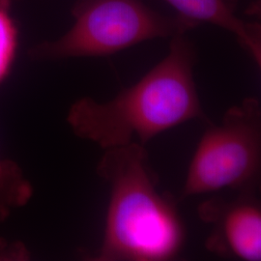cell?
I'll return each mask as SVG.
<instances>
[{
	"mask_svg": "<svg viewBox=\"0 0 261 261\" xmlns=\"http://www.w3.org/2000/svg\"><path fill=\"white\" fill-rule=\"evenodd\" d=\"M168 56L138 83L100 103L84 97L67 115L75 136L103 150L153 138L195 119L209 122L194 79L196 48L185 34L170 38Z\"/></svg>",
	"mask_w": 261,
	"mask_h": 261,
	"instance_id": "obj_1",
	"label": "cell"
},
{
	"mask_svg": "<svg viewBox=\"0 0 261 261\" xmlns=\"http://www.w3.org/2000/svg\"><path fill=\"white\" fill-rule=\"evenodd\" d=\"M97 173L111 191L102 246L94 260L167 261L177 257L186 229L170 196L158 190L144 145L105 150Z\"/></svg>",
	"mask_w": 261,
	"mask_h": 261,
	"instance_id": "obj_2",
	"label": "cell"
},
{
	"mask_svg": "<svg viewBox=\"0 0 261 261\" xmlns=\"http://www.w3.org/2000/svg\"><path fill=\"white\" fill-rule=\"evenodd\" d=\"M74 25L62 37L32 47L37 60L111 56L145 41L185 34L197 23L169 17L140 0H75Z\"/></svg>",
	"mask_w": 261,
	"mask_h": 261,
	"instance_id": "obj_3",
	"label": "cell"
},
{
	"mask_svg": "<svg viewBox=\"0 0 261 261\" xmlns=\"http://www.w3.org/2000/svg\"><path fill=\"white\" fill-rule=\"evenodd\" d=\"M261 172V105L246 98L220 125L204 132L191 161L181 197L230 189L256 193Z\"/></svg>",
	"mask_w": 261,
	"mask_h": 261,
	"instance_id": "obj_4",
	"label": "cell"
},
{
	"mask_svg": "<svg viewBox=\"0 0 261 261\" xmlns=\"http://www.w3.org/2000/svg\"><path fill=\"white\" fill-rule=\"evenodd\" d=\"M200 220L212 229L206 249L221 257L261 259V208L256 193H238L233 199L212 197L198 206Z\"/></svg>",
	"mask_w": 261,
	"mask_h": 261,
	"instance_id": "obj_5",
	"label": "cell"
},
{
	"mask_svg": "<svg viewBox=\"0 0 261 261\" xmlns=\"http://www.w3.org/2000/svg\"><path fill=\"white\" fill-rule=\"evenodd\" d=\"M178 15L197 24L207 22L224 28L234 36L258 66L261 64V30L256 23L240 19L235 0H165Z\"/></svg>",
	"mask_w": 261,
	"mask_h": 261,
	"instance_id": "obj_6",
	"label": "cell"
},
{
	"mask_svg": "<svg viewBox=\"0 0 261 261\" xmlns=\"http://www.w3.org/2000/svg\"><path fill=\"white\" fill-rule=\"evenodd\" d=\"M32 196L33 187L21 168L11 160L0 158V222L25 205Z\"/></svg>",
	"mask_w": 261,
	"mask_h": 261,
	"instance_id": "obj_7",
	"label": "cell"
},
{
	"mask_svg": "<svg viewBox=\"0 0 261 261\" xmlns=\"http://www.w3.org/2000/svg\"><path fill=\"white\" fill-rule=\"evenodd\" d=\"M12 0H0V84L9 75L18 49V29L10 14Z\"/></svg>",
	"mask_w": 261,
	"mask_h": 261,
	"instance_id": "obj_8",
	"label": "cell"
}]
</instances>
